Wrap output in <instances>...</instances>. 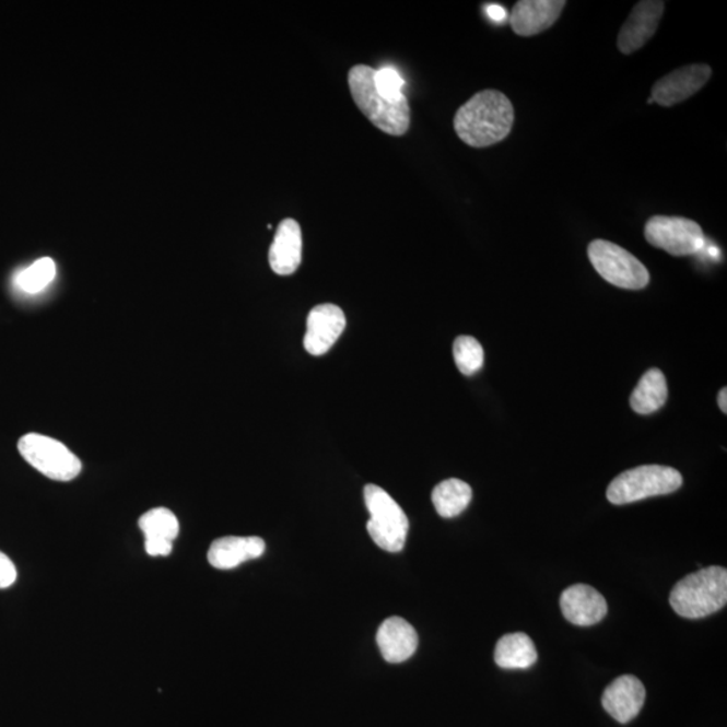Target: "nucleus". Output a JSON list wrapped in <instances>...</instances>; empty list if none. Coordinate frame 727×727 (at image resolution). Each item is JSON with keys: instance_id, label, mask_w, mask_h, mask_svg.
Instances as JSON below:
<instances>
[{"instance_id": "4468645a", "label": "nucleus", "mask_w": 727, "mask_h": 727, "mask_svg": "<svg viewBox=\"0 0 727 727\" xmlns=\"http://www.w3.org/2000/svg\"><path fill=\"white\" fill-rule=\"evenodd\" d=\"M560 605L564 619L578 626L596 625L608 613L607 600L589 585L567 587L562 593Z\"/></svg>"}, {"instance_id": "f8f14e48", "label": "nucleus", "mask_w": 727, "mask_h": 727, "mask_svg": "<svg viewBox=\"0 0 727 727\" xmlns=\"http://www.w3.org/2000/svg\"><path fill=\"white\" fill-rule=\"evenodd\" d=\"M564 0H519L512 9V31L520 37H533L549 31L566 8Z\"/></svg>"}, {"instance_id": "2eb2a0df", "label": "nucleus", "mask_w": 727, "mask_h": 727, "mask_svg": "<svg viewBox=\"0 0 727 727\" xmlns=\"http://www.w3.org/2000/svg\"><path fill=\"white\" fill-rule=\"evenodd\" d=\"M138 525L144 535V549L150 556L172 554L173 542L179 533V521L171 509H150L141 516Z\"/></svg>"}, {"instance_id": "5701e85b", "label": "nucleus", "mask_w": 727, "mask_h": 727, "mask_svg": "<svg viewBox=\"0 0 727 727\" xmlns=\"http://www.w3.org/2000/svg\"><path fill=\"white\" fill-rule=\"evenodd\" d=\"M55 277V260L43 258L34 261L31 267L19 273V277H16V286L25 291V293L37 294L54 282Z\"/></svg>"}, {"instance_id": "423d86ee", "label": "nucleus", "mask_w": 727, "mask_h": 727, "mask_svg": "<svg viewBox=\"0 0 727 727\" xmlns=\"http://www.w3.org/2000/svg\"><path fill=\"white\" fill-rule=\"evenodd\" d=\"M587 255L596 271L615 288L643 290L649 284L647 267L618 244L598 238L589 244Z\"/></svg>"}, {"instance_id": "f3484780", "label": "nucleus", "mask_w": 727, "mask_h": 727, "mask_svg": "<svg viewBox=\"0 0 727 727\" xmlns=\"http://www.w3.org/2000/svg\"><path fill=\"white\" fill-rule=\"evenodd\" d=\"M269 260L272 271L278 275H291L298 270L302 261V231L294 219H284L279 224Z\"/></svg>"}, {"instance_id": "f03ea898", "label": "nucleus", "mask_w": 727, "mask_h": 727, "mask_svg": "<svg viewBox=\"0 0 727 727\" xmlns=\"http://www.w3.org/2000/svg\"><path fill=\"white\" fill-rule=\"evenodd\" d=\"M354 103L362 113L382 131L389 136H404L410 128L411 110L407 97L388 98L377 90L375 69L356 66L348 74Z\"/></svg>"}, {"instance_id": "412c9836", "label": "nucleus", "mask_w": 727, "mask_h": 727, "mask_svg": "<svg viewBox=\"0 0 727 727\" xmlns=\"http://www.w3.org/2000/svg\"><path fill=\"white\" fill-rule=\"evenodd\" d=\"M473 491L467 482L449 479L434 488L432 500L435 511L445 519L461 515L472 502Z\"/></svg>"}, {"instance_id": "20e7f679", "label": "nucleus", "mask_w": 727, "mask_h": 727, "mask_svg": "<svg viewBox=\"0 0 727 727\" xmlns=\"http://www.w3.org/2000/svg\"><path fill=\"white\" fill-rule=\"evenodd\" d=\"M683 477L677 469L661 465H644L626 470L610 482L607 497L614 505L640 502V500L662 496L678 491Z\"/></svg>"}, {"instance_id": "aec40b11", "label": "nucleus", "mask_w": 727, "mask_h": 727, "mask_svg": "<svg viewBox=\"0 0 727 727\" xmlns=\"http://www.w3.org/2000/svg\"><path fill=\"white\" fill-rule=\"evenodd\" d=\"M667 398L666 376L660 370L653 368L645 372L635 391L632 392L631 407L640 415H649L661 409Z\"/></svg>"}, {"instance_id": "a211bd4d", "label": "nucleus", "mask_w": 727, "mask_h": 727, "mask_svg": "<svg viewBox=\"0 0 727 727\" xmlns=\"http://www.w3.org/2000/svg\"><path fill=\"white\" fill-rule=\"evenodd\" d=\"M377 645L383 659L399 665L409 660L418 648V635L409 622L400 618H389L377 631Z\"/></svg>"}, {"instance_id": "bb28decb", "label": "nucleus", "mask_w": 727, "mask_h": 727, "mask_svg": "<svg viewBox=\"0 0 727 727\" xmlns=\"http://www.w3.org/2000/svg\"><path fill=\"white\" fill-rule=\"evenodd\" d=\"M488 11H490V15L494 20H502L503 15H505V11L500 9L499 5H492V8H490Z\"/></svg>"}, {"instance_id": "7ed1b4c3", "label": "nucleus", "mask_w": 727, "mask_h": 727, "mask_svg": "<svg viewBox=\"0 0 727 727\" xmlns=\"http://www.w3.org/2000/svg\"><path fill=\"white\" fill-rule=\"evenodd\" d=\"M726 602L727 572L719 566L701 568L680 579L670 596L675 613L690 620L707 618Z\"/></svg>"}, {"instance_id": "39448f33", "label": "nucleus", "mask_w": 727, "mask_h": 727, "mask_svg": "<svg viewBox=\"0 0 727 727\" xmlns=\"http://www.w3.org/2000/svg\"><path fill=\"white\" fill-rule=\"evenodd\" d=\"M364 500L371 516L366 529L372 540L384 551L403 550L410 528L404 511L383 488L375 484L365 486Z\"/></svg>"}, {"instance_id": "dca6fc26", "label": "nucleus", "mask_w": 727, "mask_h": 727, "mask_svg": "<svg viewBox=\"0 0 727 727\" xmlns=\"http://www.w3.org/2000/svg\"><path fill=\"white\" fill-rule=\"evenodd\" d=\"M266 543L259 537H224L209 547L208 562L214 568L231 570L265 554Z\"/></svg>"}, {"instance_id": "a878e982", "label": "nucleus", "mask_w": 727, "mask_h": 727, "mask_svg": "<svg viewBox=\"0 0 727 727\" xmlns=\"http://www.w3.org/2000/svg\"><path fill=\"white\" fill-rule=\"evenodd\" d=\"M718 406H719L720 411H723L724 414H726V412H727V389L726 388H723L719 391Z\"/></svg>"}, {"instance_id": "6ab92c4d", "label": "nucleus", "mask_w": 727, "mask_h": 727, "mask_svg": "<svg viewBox=\"0 0 727 727\" xmlns=\"http://www.w3.org/2000/svg\"><path fill=\"white\" fill-rule=\"evenodd\" d=\"M537 660V648L526 633H509L500 638L494 648V661L504 670H526Z\"/></svg>"}, {"instance_id": "393cba45", "label": "nucleus", "mask_w": 727, "mask_h": 727, "mask_svg": "<svg viewBox=\"0 0 727 727\" xmlns=\"http://www.w3.org/2000/svg\"><path fill=\"white\" fill-rule=\"evenodd\" d=\"M19 573L13 561L2 551H0V589H8V587L15 584Z\"/></svg>"}, {"instance_id": "b1692460", "label": "nucleus", "mask_w": 727, "mask_h": 727, "mask_svg": "<svg viewBox=\"0 0 727 727\" xmlns=\"http://www.w3.org/2000/svg\"><path fill=\"white\" fill-rule=\"evenodd\" d=\"M375 84L377 90L388 98H400L404 96V80L401 78L397 69L392 67H384L379 69V71H375Z\"/></svg>"}, {"instance_id": "4be33fe9", "label": "nucleus", "mask_w": 727, "mask_h": 727, "mask_svg": "<svg viewBox=\"0 0 727 727\" xmlns=\"http://www.w3.org/2000/svg\"><path fill=\"white\" fill-rule=\"evenodd\" d=\"M457 368L465 376L477 374L484 365V349L474 337L459 336L453 345Z\"/></svg>"}, {"instance_id": "ddd939ff", "label": "nucleus", "mask_w": 727, "mask_h": 727, "mask_svg": "<svg viewBox=\"0 0 727 727\" xmlns=\"http://www.w3.org/2000/svg\"><path fill=\"white\" fill-rule=\"evenodd\" d=\"M645 696L647 692L642 680L633 675H622L603 691L601 702L610 717L620 724H628L642 712Z\"/></svg>"}, {"instance_id": "1a4fd4ad", "label": "nucleus", "mask_w": 727, "mask_h": 727, "mask_svg": "<svg viewBox=\"0 0 727 727\" xmlns=\"http://www.w3.org/2000/svg\"><path fill=\"white\" fill-rule=\"evenodd\" d=\"M712 74V68L707 63H691L675 69L673 72L656 81L650 91V98L661 107L677 106L700 92Z\"/></svg>"}, {"instance_id": "0eeeda50", "label": "nucleus", "mask_w": 727, "mask_h": 727, "mask_svg": "<svg viewBox=\"0 0 727 727\" xmlns=\"http://www.w3.org/2000/svg\"><path fill=\"white\" fill-rule=\"evenodd\" d=\"M19 450L28 465L50 480L72 481L83 469L80 458L69 447L48 435H23Z\"/></svg>"}, {"instance_id": "9d476101", "label": "nucleus", "mask_w": 727, "mask_h": 727, "mask_svg": "<svg viewBox=\"0 0 727 727\" xmlns=\"http://www.w3.org/2000/svg\"><path fill=\"white\" fill-rule=\"evenodd\" d=\"M666 3L661 0H643L633 8L619 33L618 46L622 55H632L647 45L655 36L665 14Z\"/></svg>"}, {"instance_id": "9b49d317", "label": "nucleus", "mask_w": 727, "mask_h": 727, "mask_svg": "<svg viewBox=\"0 0 727 727\" xmlns=\"http://www.w3.org/2000/svg\"><path fill=\"white\" fill-rule=\"evenodd\" d=\"M347 328L345 313L331 304L318 305L307 316L304 347L312 356H323Z\"/></svg>"}, {"instance_id": "6e6552de", "label": "nucleus", "mask_w": 727, "mask_h": 727, "mask_svg": "<svg viewBox=\"0 0 727 727\" xmlns=\"http://www.w3.org/2000/svg\"><path fill=\"white\" fill-rule=\"evenodd\" d=\"M644 236L650 246L672 256L695 255L705 246L701 225L685 218H650L645 224Z\"/></svg>"}, {"instance_id": "f257e3e1", "label": "nucleus", "mask_w": 727, "mask_h": 727, "mask_svg": "<svg viewBox=\"0 0 727 727\" xmlns=\"http://www.w3.org/2000/svg\"><path fill=\"white\" fill-rule=\"evenodd\" d=\"M515 109L503 92L485 90L469 98L455 116V130L464 143L474 149L503 142L512 131Z\"/></svg>"}]
</instances>
